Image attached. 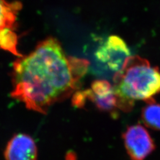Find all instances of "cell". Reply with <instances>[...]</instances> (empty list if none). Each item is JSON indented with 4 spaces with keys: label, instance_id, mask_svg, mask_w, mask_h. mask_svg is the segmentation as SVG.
Listing matches in <instances>:
<instances>
[{
    "label": "cell",
    "instance_id": "9c48e42d",
    "mask_svg": "<svg viewBox=\"0 0 160 160\" xmlns=\"http://www.w3.org/2000/svg\"><path fill=\"white\" fill-rule=\"evenodd\" d=\"M18 37L13 29L5 28L0 30V49L6 50L18 57L22 55L18 51Z\"/></svg>",
    "mask_w": 160,
    "mask_h": 160
},
{
    "label": "cell",
    "instance_id": "8992f818",
    "mask_svg": "<svg viewBox=\"0 0 160 160\" xmlns=\"http://www.w3.org/2000/svg\"><path fill=\"white\" fill-rule=\"evenodd\" d=\"M4 157L6 160H37L36 143L28 134L15 135L7 144Z\"/></svg>",
    "mask_w": 160,
    "mask_h": 160
},
{
    "label": "cell",
    "instance_id": "6da1fadb",
    "mask_svg": "<svg viewBox=\"0 0 160 160\" xmlns=\"http://www.w3.org/2000/svg\"><path fill=\"white\" fill-rule=\"evenodd\" d=\"M89 65L86 59L68 56L56 39L48 38L13 63L12 97L29 109L46 113L79 88Z\"/></svg>",
    "mask_w": 160,
    "mask_h": 160
},
{
    "label": "cell",
    "instance_id": "52a82bcc",
    "mask_svg": "<svg viewBox=\"0 0 160 160\" xmlns=\"http://www.w3.org/2000/svg\"><path fill=\"white\" fill-rule=\"evenodd\" d=\"M19 2H8L0 0V30L5 28L14 29L17 15L22 9Z\"/></svg>",
    "mask_w": 160,
    "mask_h": 160
},
{
    "label": "cell",
    "instance_id": "277c9868",
    "mask_svg": "<svg viewBox=\"0 0 160 160\" xmlns=\"http://www.w3.org/2000/svg\"><path fill=\"white\" fill-rule=\"evenodd\" d=\"M96 56L98 61L115 73L122 68L126 60L132 56L126 42L116 36L108 38L98 48Z\"/></svg>",
    "mask_w": 160,
    "mask_h": 160
},
{
    "label": "cell",
    "instance_id": "3957f363",
    "mask_svg": "<svg viewBox=\"0 0 160 160\" xmlns=\"http://www.w3.org/2000/svg\"><path fill=\"white\" fill-rule=\"evenodd\" d=\"M123 139L126 152L132 160H144L156 148L152 138L142 125L129 127L123 133Z\"/></svg>",
    "mask_w": 160,
    "mask_h": 160
},
{
    "label": "cell",
    "instance_id": "7a4b0ae2",
    "mask_svg": "<svg viewBox=\"0 0 160 160\" xmlns=\"http://www.w3.org/2000/svg\"><path fill=\"white\" fill-rule=\"evenodd\" d=\"M113 82L119 110L127 112L136 100L153 101V97L160 93V69L146 59L130 56L115 73Z\"/></svg>",
    "mask_w": 160,
    "mask_h": 160
},
{
    "label": "cell",
    "instance_id": "5b68a950",
    "mask_svg": "<svg viewBox=\"0 0 160 160\" xmlns=\"http://www.w3.org/2000/svg\"><path fill=\"white\" fill-rule=\"evenodd\" d=\"M83 92L86 99H89L101 111L113 114L119 109L114 88L106 80H96L92 83L91 88Z\"/></svg>",
    "mask_w": 160,
    "mask_h": 160
},
{
    "label": "cell",
    "instance_id": "ba28073f",
    "mask_svg": "<svg viewBox=\"0 0 160 160\" xmlns=\"http://www.w3.org/2000/svg\"><path fill=\"white\" fill-rule=\"evenodd\" d=\"M142 112L143 123L154 130H160V104L153 101L147 102Z\"/></svg>",
    "mask_w": 160,
    "mask_h": 160
}]
</instances>
